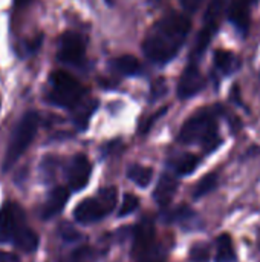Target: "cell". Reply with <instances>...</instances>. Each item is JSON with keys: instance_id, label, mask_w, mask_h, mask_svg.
<instances>
[{"instance_id": "obj_17", "label": "cell", "mask_w": 260, "mask_h": 262, "mask_svg": "<svg viewBox=\"0 0 260 262\" xmlns=\"http://www.w3.org/2000/svg\"><path fill=\"white\" fill-rule=\"evenodd\" d=\"M216 262H236V252L231 236L224 233L216 239Z\"/></svg>"}, {"instance_id": "obj_5", "label": "cell", "mask_w": 260, "mask_h": 262, "mask_svg": "<svg viewBox=\"0 0 260 262\" xmlns=\"http://www.w3.org/2000/svg\"><path fill=\"white\" fill-rule=\"evenodd\" d=\"M225 11V0H211L202 20V29L198 34L195 49H193V58L201 57L205 49L208 48L215 32L219 29V23L222 18V14Z\"/></svg>"}, {"instance_id": "obj_6", "label": "cell", "mask_w": 260, "mask_h": 262, "mask_svg": "<svg viewBox=\"0 0 260 262\" xmlns=\"http://www.w3.org/2000/svg\"><path fill=\"white\" fill-rule=\"evenodd\" d=\"M23 227H26L23 209L15 203H6L0 209V244L12 241Z\"/></svg>"}, {"instance_id": "obj_25", "label": "cell", "mask_w": 260, "mask_h": 262, "mask_svg": "<svg viewBox=\"0 0 260 262\" xmlns=\"http://www.w3.org/2000/svg\"><path fill=\"white\" fill-rule=\"evenodd\" d=\"M192 262H210V247L204 243H198L190 249Z\"/></svg>"}, {"instance_id": "obj_19", "label": "cell", "mask_w": 260, "mask_h": 262, "mask_svg": "<svg viewBox=\"0 0 260 262\" xmlns=\"http://www.w3.org/2000/svg\"><path fill=\"white\" fill-rule=\"evenodd\" d=\"M167 258V250L164 246L155 243L146 252L136 256V262H164Z\"/></svg>"}, {"instance_id": "obj_23", "label": "cell", "mask_w": 260, "mask_h": 262, "mask_svg": "<svg viewBox=\"0 0 260 262\" xmlns=\"http://www.w3.org/2000/svg\"><path fill=\"white\" fill-rule=\"evenodd\" d=\"M95 198L100 201V204L109 213L115 209V204H116V189L115 187H104L98 192V195Z\"/></svg>"}, {"instance_id": "obj_30", "label": "cell", "mask_w": 260, "mask_h": 262, "mask_svg": "<svg viewBox=\"0 0 260 262\" xmlns=\"http://www.w3.org/2000/svg\"><path fill=\"white\" fill-rule=\"evenodd\" d=\"M179 2L187 12H195L199 9V6L202 5L204 0H179Z\"/></svg>"}, {"instance_id": "obj_32", "label": "cell", "mask_w": 260, "mask_h": 262, "mask_svg": "<svg viewBox=\"0 0 260 262\" xmlns=\"http://www.w3.org/2000/svg\"><path fill=\"white\" fill-rule=\"evenodd\" d=\"M31 0H14V5L15 6H25V5H28Z\"/></svg>"}, {"instance_id": "obj_1", "label": "cell", "mask_w": 260, "mask_h": 262, "mask_svg": "<svg viewBox=\"0 0 260 262\" xmlns=\"http://www.w3.org/2000/svg\"><path fill=\"white\" fill-rule=\"evenodd\" d=\"M190 28L192 21L187 15L179 12L167 14L147 32L143 43L146 57L155 63L170 61L182 48Z\"/></svg>"}, {"instance_id": "obj_21", "label": "cell", "mask_w": 260, "mask_h": 262, "mask_svg": "<svg viewBox=\"0 0 260 262\" xmlns=\"http://www.w3.org/2000/svg\"><path fill=\"white\" fill-rule=\"evenodd\" d=\"M218 183H219L218 173H208V175H205V177L198 183V186L195 187L193 196H195V198H202V196L208 195L210 192H213V190L218 187Z\"/></svg>"}, {"instance_id": "obj_31", "label": "cell", "mask_w": 260, "mask_h": 262, "mask_svg": "<svg viewBox=\"0 0 260 262\" xmlns=\"http://www.w3.org/2000/svg\"><path fill=\"white\" fill-rule=\"evenodd\" d=\"M0 262H20V259L8 252H0Z\"/></svg>"}, {"instance_id": "obj_9", "label": "cell", "mask_w": 260, "mask_h": 262, "mask_svg": "<svg viewBox=\"0 0 260 262\" xmlns=\"http://www.w3.org/2000/svg\"><path fill=\"white\" fill-rule=\"evenodd\" d=\"M92 166L89 160L84 155H77L72 158L69 167H67V183L69 187L75 192L83 190L90 178Z\"/></svg>"}, {"instance_id": "obj_33", "label": "cell", "mask_w": 260, "mask_h": 262, "mask_svg": "<svg viewBox=\"0 0 260 262\" xmlns=\"http://www.w3.org/2000/svg\"><path fill=\"white\" fill-rule=\"evenodd\" d=\"M257 246H259V249H260V230H259V236H257Z\"/></svg>"}, {"instance_id": "obj_2", "label": "cell", "mask_w": 260, "mask_h": 262, "mask_svg": "<svg viewBox=\"0 0 260 262\" xmlns=\"http://www.w3.org/2000/svg\"><path fill=\"white\" fill-rule=\"evenodd\" d=\"M178 138L181 143H185V144L199 143L207 154L216 150L222 143L218 134V123H216L215 114L207 109L205 111L202 109L201 112L188 118L184 123Z\"/></svg>"}, {"instance_id": "obj_11", "label": "cell", "mask_w": 260, "mask_h": 262, "mask_svg": "<svg viewBox=\"0 0 260 262\" xmlns=\"http://www.w3.org/2000/svg\"><path fill=\"white\" fill-rule=\"evenodd\" d=\"M156 243L155 235V226L152 220H143L136 229H135V238H133V255L135 258L146 252L149 247H152Z\"/></svg>"}, {"instance_id": "obj_12", "label": "cell", "mask_w": 260, "mask_h": 262, "mask_svg": "<svg viewBox=\"0 0 260 262\" xmlns=\"http://www.w3.org/2000/svg\"><path fill=\"white\" fill-rule=\"evenodd\" d=\"M67 200H69V190L66 187H61V186L55 187L49 193V196L46 198V201L41 207V216L44 220H48V218L58 215L63 210V207L66 206Z\"/></svg>"}, {"instance_id": "obj_20", "label": "cell", "mask_w": 260, "mask_h": 262, "mask_svg": "<svg viewBox=\"0 0 260 262\" xmlns=\"http://www.w3.org/2000/svg\"><path fill=\"white\" fill-rule=\"evenodd\" d=\"M199 164V158L193 154H185L175 161V170L178 175H190Z\"/></svg>"}, {"instance_id": "obj_28", "label": "cell", "mask_w": 260, "mask_h": 262, "mask_svg": "<svg viewBox=\"0 0 260 262\" xmlns=\"http://www.w3.org/2000/svg\"><path fill=\"white\" fill-rule=\"evenodd\" d=\"M93 261V252L87 247H83V249H78L75 250L70 258L69 262H92Z\"/></svg>"}, {"instance_id": "obj_26", "label": "cell", "mask_w": 260, "mask_h": 262, "mask_svg": "<svg viewBox=\"0 0 260 262\" xmlns=\"http://www.w3.org/2000/svg\"><path fill=\"white\" fill-rule=\"evenodd\" d=\"M95 109H97V101H92L89 106H86L77 117H75V126L80 129V130H84L86 127H87V121H89V118H90V115L95 112Z\"/></svg>"}, {"instance_id": "obj_10", "label": "cell", "mask_w": 260, "mask_h": 262, "mask_svg": "<svg viewBox=\"0 0 260 262\" xmlns=\"http://www.w3.org/2000/svg\"><path fill=\"white\" fill-rule=\"evenodd\" d=\"M107 215L104 207L100 204V201L93 196L89 200H83L74 210V218L80 224H92L100 220H103Z\"/></svg>"}, {"instance_id": "obj_4", "label": "cell", "mask_w": 260, "mask_h": 262, "mask_svg": "<svg viewBox=\"0 0 260 262\" xmlns=\"http://www.w3.org/2000/svg\"><path fill=\"white\" fill-rule=\"evenodd\" d=\"M52 92L49 95L51 101L61 107H75L84 94L81 83L64 71H55L51 75Z\"/></svg>"}, {"instance_id": "obj_29", "label": "cell", "mask_w": 260, "mask_h": 262, "mask_svg": "<svg viewBox=\"0 0 260 262\" xmlns=\"http://www.w3.org/2000/svg\"><path fill=\"white\" fill-rule=\"evenodd\" d=\"M60 233H61L63 239H66V241H78V238H80V233L69 224H61Z\"/></svg>"}, {"instance_id": "obj_18", "label": "cell", "mask_w": 260, "mask_h": 262, "mask_svg": "<svg viewBox=\"0 0 260 262\" xmlns=\"http://www.w3.org/2000/svg\"><path fill=\"white\" fill-rule=\"evenodd\" d=\"M127 177L132 183H135L139 187H147L152 181L153 177V170L150 167H144V166H132L127 170Z\"/></svg>"}, {"instance_id": "obj_34", "label": "cell", "mask_w": 260, "mask_h": 262, "mask_svg": "<svg viewBox=\"0 0 260 262\" xmlns=\"http://www.w3.org/2000/svg\"><path fill=\"white\" fill-rule=\"evenodd\" d=\"M0 106H2V98H0Z\"/></svg>"}, {"instance_id": "obj_13", "label": "cell", "mask_w": 260, "mask_h": 262, "mask_svg": "<svg viewBox=\"0 0 260 262\" xmlns=\"http://www.w3.org/2000/svg\"><path fill=\"white\" fill-rule=\"evenodd\" d=\"M228 18L238 29L247 31L250 26V2L231 0L228 6Z\"/></svg>"}, {"instance_id": "obj_7", "label": "cell", "mask_w": 260, "mask_h": 262, "mask_svg": "<svg viewBox=\"0 0 260 262\" xmlns=\"http://www.w3.org/2000/svg\"><path fill=\"white\" fill-rule=\"evenodd\" d=\"M86 45L84 40L75 32H64L58 41L57 58L61 63H80L84 58Z\"/></svg>"}, {"instance_id": "obj_27", "label": "cell", "mask_w": 260, "mask_h": 262, "mask_svg": "<svg viewBox=\"0 0 260 262\" xmlns=\"http://www.w3.org/2000/svg\"><path fill=\"white\" fill-rule=\"evenodd\" d=\"M139 206V200L132 195V193H127L124 195V200H123V204H121V209L118 212V216H127L129 213H132L133 210H136Z\"/></svg>"}, {"instance_id": "obj_3", "label": "cell", "mask_w": 260, "mask_h": 262, "mask_svg": "<svg viewBox=\"0 0 260 262\" xmlns=\"http://www.w3.org/2000/svg\"><path fill=\"white\" fill-rule=\"evenodd\" d=\"M38 121L40 118L35 112H28L21 117V120L15 126L12 137L9 140L5 160H3V172L9 170L18 161V158L25 154V150L29 147L31 141L34 140L37 134Z\"/></svg>"}, {"instance_id": "obj_16", "label": "cell", "mask_w": 260, "mask_h": 262, "mask_svg": "<svg viewBox=\"0 0 260 262\" xmlns=\"http://www.w3.org/2000/svg\"><path fill=\"white\" fill-rule=\"evenodd\" d=\"M11 243H12L18 250H23V252H26V253H32V252L37 250V247H38V244H40V239H38V236H37L31 229H28V226H26V227H23V229L12 238Z\"/></svg>"}, {"instance_id": "obj_14", "label": "cell", "mask_w": 260, "mask_h": 262, "mask_svg": "<svg viewBox=\"0 0 260 262\" xmlns=\"http://www.w3.org/2000/svg\"><path fill=\"white\" fill-rule=\"evenodd\" d=\"M176 189H178V180L170 175V173H164L158 184H156V189H155V200L159 206H169L170 201L173 200L175 193H176Z\"/></svg>"}, {"instance_id": "obj_22", "label": "cell", "mask_w": 260, "mask_h": 262, "mask_svg": "<svg viewBox=\"0 0 260 262\" xmlns=\"http://www.w3.org/2000/svg\"><path fill=\"white\" fill-rule=\"evenodd\" d=\"M115 68L124 75H133L139 71V61L133 55H121L115 60Z\"/></svg>"}, {"instance_id": "obj_24", "label": "cell", "mask_w": 260, "mask_h": 262, "mask_svg": "<svg viewBox=\"0 0 260 262\" xmlns=\"http://www.w3.org/2000/svg\"><path fill=\"white\" fill-rule=\"evenodd\" d=\"M193 218H195V212L190 207L182 206V207H178V209L172 210L170 213H167L166 221H169V223H184V221L193 220Z\"/></svg>"}, {"instance_id": "obj_15", "label": "cell", "mask_w": 260, "mask_h": 262, "mask_svg": "<svg viewBox=\"0 0 260 262\" xmlns=\"http://www.w3.org/2000/svg\"><path fill=\"white\" fill-rule=\"evenodd\" d=\"M215 66L224 74H233L234 71L239 69L241 61H239L238 55L233 54L231 51L218 49L215 52Z\"/></svg>"}, {"instance_id": "obj_8", "label": "cell", "mask_w": 260, "mask_h": 262, "mask_svg": "<svg viewBox=\"0 0 260 262\" xmlns=\"http://www.w3.org/2000/svg\"><path fill=\"white\" fill-rule=\"evenodd\" d=\"M205 88V80L201 74V71L198 69V66L195 63H190L178 83V97L182 100L192 98L193 95L199 94L202 89Z\"/></svg>"}]
</instances>
